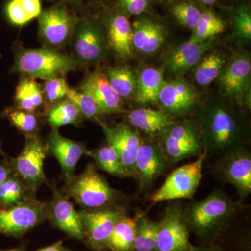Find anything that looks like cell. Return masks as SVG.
<instances>
[{
    "mask_svg": "<svg viewBox=\"0 0 251 251\" xmlns=\"http://www.w3.org/2000/svg\"><path fill=\"white\" fill-rule=\"evenodd\" d=\"M209 153L219 157L246 148L250 140L249 125L242 112L221 98L209 99L200 107L194 120Z\"/></svg>",
    "mask_w": 251,
    "mask_h": 251,
    "instance_id": "1",
    "label": "cell"
},
{
    "mask_svg": "<svg viewBox=\"0 0 251 251\" xmlns=\"http://www.w3.org/2000/svg\"><path fill=\"white\" fill-rule=\"evenodd\" d=\"M239 205L224 191L218 189L207 197L183 207L189 232L203 242L215 239L228 227Z\"/></svg>",
    "mask_w": 251,
    "mask_h": 251,
    "instance_id": "2",
    "label": "cell"
},
{
    "mask_svg": "<svg viewBox=\"0 0 251 251\" xmlns=\"http://www.w3.org/2000/svg\"><path fill=\"white\" fill-rule=\"evenodd\" d=\"M12 50L14 62L9 72L35 80L46 81L65 77L80 66L72 56L47 46L31 49L25 47L21 43L14 42Z\"/></svg>",
    "mask_w": 251,
    "mask_h": 251,
    "instance_id": "3",
    "label": "cell"
},
{
    "mask_svg": "<svg viewBox=\"0 0 251 251\" xmlns=\"http://www.w3.org/2000/svg\"><path fill=\"white\" fill-rule=\"evenodd\" d=\"M72 57L80 65H93L108 57V37L102 20L94 16H80L70 44Z\"/></svg>",
    "mask_w": 251,
    "mask_h": 251,
    "instance_id": "4",
    "label": "cell"
},
{
    "mask_svg": "<svg viewBox=\"0 0 251 251\" xmlns=\"http://www.w3.org/2000/svg\"><path fill=\"white\" fill-rule=\"evenodd\" d=\"M158 145L166 161L176 164L204 152V143L196 122L184 120L173 122L158 135Z\"/></svg>",
    "mask_w": 251,
    "mask_h": 251,
    "instance_id": "5",
    "label": "cell"
},
{
    "mask_svg": "<svg viewBox=\"0 0 251 251\" xmlns=\"http://www.w3.org/2000/svg\"><path fill=\"white\" fill-rule=\"evenodd\" d=\"M80 16L63 3L43 9L38 17V33L43 46L57 50L69 45Z\"/></svg>",
    "mask_w": 251,
    "mask_h": 251,
    "instance_id": "6",
    "label": "cell"
},
{
    "mask_svg": "<svg viewBox=\"0 0 251 251\" xmlns=\"http://www.w3.org/2000/svg\"><path fill=\"white\" fill-rule=\"evenodd\" d=\"M68 191L79 204L89 209L111 206L118 196L93 164L88 165L82 174L72 180Z\"/></svg>",
    "mask_w": 251,
    "mask_h": 251,
    "instance_id": "7",
    "label": "cell"
},
{
    "mask_svg": "<svg viewBox=\"0 0 251 251\" xmlns=\"http://www.w3.org/2000/svg\"><path fill=\"white\" fill-rule=\"evenodd\" d=\"M206 157L207 151L205 149L196 161L172 172L161 187L150 198L151 203L154 204L163 201L191 199L202 179L203 163Z\"/></svg>",
    "mask_w": 251,
    "mask_h": 251,
    "instance_id": "8",
    "label": "cell"
},
{
    "mask_svg": "<svg viewBox=\"0 0 251 251\" xmlns=\"http://www.w3.org/2000/svg\"><path fill=\"white\" fill-rule=\"evenodd\" d=\"M216 179L232 185L241 199L251 192V155L246 148L219 157L214 166Z\"/></svg>",
    "mask_w": 251,
    "mask_h": 251,
    "instance_id": "9",
    "label": "cell"
},
{
    "mask_svg": "<svg viewBox=\"0 0 251 251\" xmlns=\"http://www.w3.org/2000/svg\"><path fill=\"white\" fill-rule=\"evenodd\" d=\"M217 79L225 97L251 108V63L247 56L236 54Z\"/></svg>",
    "mask_w": 251,
    "mask_h": 251,
    "instance_id": "10",
    "label": "cell"
},
{
    "mask_svg": "<svg viewBox=\"0 0 251 251\" xmlns=\"http://www.w3.org/2000/svg\"><path fill=\"white\" fill-rule=\"evenodd\" d=\"M158 225L155 251H190V232L185 222L183 207L171 204Z\"/></svg>",
    "mask_w": 251,
    "mask_h": 251,
    "instance_id": "11",
    "label": "cell"
},
{
    "mask_svg": "<svg viewBox=\"0 0 251 251\" xmlns=\"http://www.w3.org/2000/svg\"><path fill=\"white\" fill-rule=\"evenodd\" d=\"M85 237L96 250L108 247L109 240L119 220L125 216L120 207L106 206L79 212Z\"/></svg>",
    "mask_w": 251,
    "mask_h": 251,
    "instance_id": "12",
    "label": "cell"
},
{
    "mask_svg": "<svg viewBox=\"0 0 251 251\" xmlns=\"http://www.w3.org/2000/svg\"><path fill=\"white\" fill-rule=\"evenodd\" d=\"M45 215L44 206L33 201L0 207V234L21 237L40 224Z\"/></svg>",
    "mask_w": 251,
    "mask_h": 251,
    "instance_id": "13",
    "label": "cell"
},
{
    "mask_svg": "<svg viewBox=\"0 0 251 251\" xmlns=\"http://www.w3.org/2000/svg\"><path fill=\"white\" fill-rule=\"evenodd\" d=\"M100 126L108 145L116 151L126 171L129 176L135 177V159L141 143L138 130L126 123L110 126L100 122Z\"/></svg>",
    "mask_w": 251,
    "mask_h": 251,
    "instance_id": "14",
    "label": "cell"
},
{
    "mask_svg": "<svg viewBox=\"0 0 251 251\" xmlns=\"http://www.w3.org/2000/svg\"><path fill=\"white\" fill-rule=\"evenodd\" d=\"M198 96L184 80L164 81L157 102L162 111L170 117H182L187 115L198 104Z\"/></svg>",
    "mask_w": 251,
    "mask_h": 251,
    "instance_id": "15",
    "label": "cell"
},
{
    "mask_svg": "<svg viewBox=\"0 0 251 251\" xmlns=\"http://www.w3.org/2000/svg\"><path fill=\"white\" fill-rule=\"evenodd\" d=\"M168 161L162 153L158 142L141 139L135 159V178L139 181L140 192L152 186L166 170Z\"/></svg>",
    "mask_w": 251,
    "mask_h": 251,
    "instance_id": "16",
    "label": "cell"
},
{
    "mask_svg": "<svg viewBox=\"0 0 251 251\" xmlns=\"http://www.w3.org/2000/svg\"><path fill=\"white\" fill-rule=\"evenodd\" d=\"M110 50L118 58L128 59L133 55V29L127 16L116 7L108 9L102 19Z\"/></svg>",
    "mask_w": 251,
    "mask_h": 251,
    "instance_id": "17",
    "label": "cell"
},
{
    "mask_svg": "<svg viewBox=\"0 0 251 251\" xmlns=\"http://www.w3.org/2000/svg\"><path fill=\"white\" fill-rule=\"evenodd\" d=\"M89 94L98 105L100 114H115L123 111V101L112 88L105 73L95 69L87 73L78 90Z\"/></svg>",
    "mask_w": 251,
    "mask_h": 251,
    "instance_id": "18",
    "label": "cell"
},
{
    "mask_svg": "<svg viewBox=\"0 0 251 251\" xmlns=\"http://www.w3.org/2000/svg\"><path fill=\"white\" fill-rule=\"evenodd\" d=\"M46 152V147L37 136L28 137L22 152L15 161L16 173L31 184H39L44 181V162Z\"/></svg>",
    "mask_w": 251,
    "mask_h": 251,
    "instance_id": "19",
    "label": "cell"
},
{
    "mask_svg": "<svg viewBox=\"0 0 251 251\" xmlns=\"http://www.w3.org/2000/svg\"><path fill=\"white\" fill-rule=\"evenodd\" d=\"M133 50L140 53L152 55L160 50L166 39V29L160 21L141 16L132 23Z\"/></svg>",
    "mask_w": 251,
    "mask_h": 251,
    "instance_id": "20",
    "label": "cell"
},
{
    "mask_svg": "<svg viewBox=\"0 0 251 251\" xmlns=\"http://www.w3.org/2000/svg\"><path fill=\"white\" fill-rule=\"evenodd\" d=\"M215 38L201 43L188 41L183 43L172 51L167 58V70L176 77L184 75L190 69L195 67L204 54L214 45Z\"/></svg>",
    "mask_w": 251,
    "mask_h": 251,
    "instance_id": "21",
    "label": "cell"
},
{
    "mask_svg": "<svg viewBox=\"0 0 251 251\" xmlns=\"http://www.w3.org/2000/svg\"><path fill=\"white\" fill-rule=\"evenodd\" d=\"M48 148L68 177H72L77 162L87 150L82 144L62 136L57 128H54L49 135Z\"/></svg>",
    "mask_w": 251,
    "mask_h": 251,
    "instance_id": "22",
    "label": "cell"
},
{
    "mask_svg": "<svg viewBox=\"0 0 251 251\" xmlns=\"http://www.w3.org/2000/svg\"><path fill=\"white\" fill-rule=\"evenodd\" d=\"M50 215L54 224L67 235L77 239L85 238L79 212L75 211L72 202L67 198L59 194L54 196Z\"/></svg>",
    "mask_w": 251,
    "mask_h": 251,
    "instance_id": "23",
    "label": "cell"
},
{
    "mask_svg": "<svg viewBox=\"0 0 251 251\" xmlns=\"http://www.w3.org/2000/svg\"><path fill=\"white\" fill-rule=\"evenodd\" d=\"M129 125L146 134L158 135L175 121L163 111L151 108H138L128 113Z\"/></svg>",
    "mask_w": 251,
    "mask_h": 251,
    "instance_id": "24",
    "label": "cell"
},
{
    "mask_svg": "<svg viewBox=\"0 0 251 251\" xmlns=\"http://www.w3.org/2000/svg\"><path fill=\"white\" fill-rule=\"evenodd\" d=\"M45 100L42 85L32 77H21L15 92L14 107L36 113L44 106Z\"/></svg>",
    "mask_w": 251,
    "mask_h": 251,
    "instance_id": "25",
    "label": "cell"
},
{
    "mask_svg": "<svg viewBox=\"0 0 251 251\" xmlns=\"http://www.w3.org/2000/svg\"><path fill=\"white\" fill-rule=\"evenodd\" d=\"M42 10V0H7L3 13L10 25L21 28L38 18Z\"/></svg>",
    "mask_w": 251,
    "mask_h": 251,
    "instance_id": "26",
    "label": "cell"
},
{
    "mask_svg": "<svg viewBox=\"0 0 251 251\" xmlns=\"http://www.w3.org/2000/svg\"><path fill=\"white\" fill-rule=\"evenodd\" d=\"M136 79L135 101L140 104L156 103L164 82L163 71L156 68H145Z\"/></svg>",
    "mask_w": 251,
    "mask_h": 251,
    "instance_id": "27",
    "label": "cell"
},
{
    "mask_svg": "<svg viewBox=\"0 0 251 251\" xmlns=\"http://www.w3.org/2000/svg\"><path fill=\"white\" fill-rule=\"evenodd\" d=\"M226 54L219 50H213L204 54L195 67L194 78L196 83L206 86L217 79L226 65Z\"/></svg>",
    "mask_w": 251,
    "mask_h": 251,
    "instance_id": "28",
    "label": "cell"
},
{
    "mask_svg": "<svg viewBox=\"0 0 251 251\" xmlns=\"http://www.w3.org/2000/svg\"><path fill=\"white\" fill-rule=\"evenodd\" d=\"M112 88L122 99L134 96L136 90V77L126 66L109 67L104 71Z\"/></svg>",
    "mask_w": 251,
    "mask_h": 251,
    "instance_id": "29",
    "label": "cell"
},
{
    "mask_svg": "<svg viewBox=\"0 0 251 251\" xmlns=\"http://www.w3.org/2000/svg\"><path fill=\"white\" fill-rule=\"evenodd\" d=\"M136 221L137 217L122 216L114 228L108 248L112 251H134Z\"/></svg>",
    "mask_w": 251,
    "mask_h": 251,
    "instance_id": "30",
    "label": "cell"
},
{
    "mask_svg": "<svg viewBox=\"0 0 251 251\" xmlns=\"http://www.w3.org/2000/svg\"><path fill=\"white\" fill-rule=\"evenodd\" d=\"M85 154L92 157L100 169L118 177L129 176L121 160L112 147H100L93 150H86Z\"/></svg>",
    "mask_w": 251,
    "mask_h": 251,
    "instance_id": "31",
    "label": "cell"
},
{
    "mask_svg": "<svg viewBox=\"0 0 251 251\" xmlns=\"http://www.w3.org/2000/svg\"><path fill=\"white\" fill-rule=\"evenodd\" d=\"M226 23L215 13L210 10L204 11L201 14L199 22L193 30L189 41L193 43L204 42L224 32Z\"/></svg>",
    "mask_w": 251,
    "mask_h": 251,
    "instance_id": "32",
    "label": "cell"
},
{
    "mask_svg": "<svg viewBox=\"0 0 251 251\" xmlns=\"http://www.w3.org/2000/svg\"><path fill=\"white\" fill-rule=\"evenodd\" d=\"M136 217L134 251H155L158 223L143 215Z\"/></svg>",
    "mask_w": 251,
    "mask_h": 251,
    "instance_id": "33",
    "label": "cell"
},
{
    "mask_svg": "<svg viewBox=\"0 0 251 251\" xmlns=\"http://www.w3.org/2000/svg\"><path fill=\"white\" fill-rule=\"evenodd\" d=\"M82 117L75 104L68 99L54 104L47 112L48 122L54 128L75 125L80 121Z\"/></svg>",
    "mask_w": 251,
    "mask_h": 251,
    "instance_id": "34",
    "label": "cell"
},
{
    "mask_svg": "<svg viewBox=\"0 0 251 251\" xmlns=\"http://www.w3.org/2000/svg\"><path fill=\"white\" fill-rule=\"evenodd\" d=\"M6 117L14 127L21 133L28 135H35L34 133L39 127V120L34 112L25 111L16 107L6 108L3 112Z\"/></svg>",
    "mask_w": 251,
    "mask_h": 251,
    "instance_id": "35",
    "label": "cell"
},
{
    "mask_svg": "<svg viewBox=\"0 0 251 251\" xmlns=\"http://www.w3.org/2000/svg\"><path fill=\"white\" fill-rule=\"evenodd\" d=\"M171 14L181 25L193 30L201 17V10L191 1L176 3L172 7Z\"/></svg>",
    "mask_w": 251,
    "mask_h": 251,
    "instance_id": "36",
    "label": "cell"
},
{
    "mask_svg": "<svg viewBox=\"0 0 251 251\" xmlns=\"http://www.w3.org/2000/svg\"><path fill=\"white\" fill-rule=\"evenodd\" d=\"M232 29L238 39L244 42L251 40V14L246 5L242 4L234 10L232 18Z\"/></svg>",
    "mask_w": 251,
    "mask_h": 251,
    "instance_id": "37",
    "label": "cell"
},
{
    "mask_svg": "<svg viewBox=\"0 0 251 251\" xmlns=\"http://www.w3.org/2000/svg\"><path fill=\"white\" fill-rule=\"evenodd\" d=\"M67 99L75 104L82 117L88 119L96 118L100 114L98 105L89 94L70 88Z\"/></svg>",
    "mask_w": 251,
    "mask_h": 251,
    "instance_id": "38",
    "label": "cell"
},
{
    "mask_svg": "<svg viewBox=\"0 0 251 251\" xmlns=\"http://www.w3.org/2000/svg\"><path fill=\"white\" fill-rule=\"evenodd\" d=\"M22 184L16 178L9 176L0 186V207H10L21 202Z\"/></svg>",
    "mask_w": 251,
    "mask_h": 251,
    "instance_id": "39",
    "label": "cell"
},
{
    "mask_svg": "<svg viewBox=\"0 0 251 251\" xmlns=\"http://www.w3.org/2000/svg\"><path fill=\"white\" fill-rule=\"evenodd\" d=\"M42 88L46 102L52 105L67 99L68 92L70 90L65 77L44 81Z\"/></svg>",
    "mask_w": 251,
    "mask_h": 251,
    "instance_id": "40",
    "label": "cell"
},
{
    "mask_svg": "<svg viewBox=\"0 0 251 251\" xmlns=\"http://www.w3.org/2000/svg\"><path fill=\"white\" fill-rule=\"evenodd\" d=\"M150 4V0H115V6L126 16H140Z\"/></svg>",
    "mask_w": 251,
    "mask_h": 251,
    "instance_id": "41",
    "label": "cell"
},
{
    "mask_svg": "<svg viewBox=\"0 0 251 251\" xmlns=\"http://www.w3.org/2000/svg\"><path fill=\"white\" fill-rule=\"evenodd\" d=\"M53 3H63L74 10V9H81L85 7L87 5L99 2L101 0H46Z\"/></svg>",
    "mask_w": 251,
    "mask_h": 251,
    "instance_id": "42",
    "label": "cell"
},
{
    "mask_svg": "<svg viewBox=\"0 0 251 251\" xmlns=\"http://www.w3.org/2000/svg\"><path fill=\"white\" fill-rule=\"evenodd\" d=\"M10 176V171L7 166L0 164V186Z\"/></svg>",
    "mask_w": 251,
    "mask_h": 251,
    "instance_id": "43",
    "label": "cell"
},
{
    "mask_svg": "<svg viewBox=\"0 0 251 251\" xmlns=\"http://www.w3.org/2000/svg\"><path fill=\"white\" fill-rule=\"evenodd\" d=\"M62 241H59V242H56L55 244H52V245L44 248V249L38 251H62Z\"/></svg>",
    "mask_w": 251,
    "mask_h": 251,
    "instance_id": "44",
    "label": "cell"
},
{
    "mask_svg": "<svg viewBox=\"0 0 251 251\" xmlns=\"http://www.w3.org/2000/svg\"><path fill=\"white\" fill-rule=\"evenodd\" d=\"M199 1L205 6H212L215 4L217 0H199Z\"/></svg>",
    "mask_w": 251,
    "mask_h": 251,
    "instance_id": "45",
    "label": "cell"
},
{
    "mask_svg": "<svg viewBox=\"0 0 251 251\" xmlns=\"http://www.w3.org/2000/svg\"><path fill=\"white\" fill-rule=\"evenodd\" d=\"M206 251H223L222 249H221L218 246H213L210 247H205Z\"/></svg>",
    "mask_w": 251,
    "mask_h": 251,
    "instance_id": "46",
    "label": "cell"
},
{
    "mask_svg": "<svg viewBox=\"0 0 251 251\" xmlns=\"http://www.w3.org/2000/svg\"><path fill=\"white\" fill-rule=\"evenodd\" d=\"M158 2L162 3V4H172L178 0H156Z\"/></svg>",
    "mask_w": 251,
    "mask_h": 251,
    "instance_id": "47",
    "label": "cell"
},
{
    "mask_svg": "<svg viewBox=\"0 0 251 251\" xmlns=\"http://www.w3.org/2000/svg\"><path fill=\"white\" fill-rule=\"evenodd\" d=\"M190 251H206V249L205 247H195L193 246Z\"/></svg>",
    "mask_w": 251,
    "mask_h": 251,
    "instance_id": "48",
    "label": "cell"
},
{
    "mask_svg": "<svg viewBox=\"0 0 251 251\" xmlns=\"http://www.w3.org/2000/svg\"><path fill=\"white\" fill-rule=\"evenodd\" d=\"M0 251H20L18 249H10V250H0Z\"/></svg>",
    "mask_w": 251,
    "mask_h": 251,
    "instance_id": "49",
    "label": "cell"
},
{
    "mask_svg": "<svg viewBox=\"0 0 251 251\" xmlns=\"http://www.w3.org/2000/svg\"><path fill=\"white\" fill-rule=\"evenodd\" d=\"M227 1H239V0H227Z\"/></svg>",
    "mask_w": 251,
    "mask_h": 251,
    "instance_id": "50",
    "label": "cell"
},
{
    "mask_svg": "<svg viewBox=\"0 0 251 251\" xmlns=\"http://www.w3.org/2000/svg\"><path fill=\"white\" fill-rule=\"evenodd\" d=\"M62 251H69V250H64V249H63V250Z\"/></svg>",
    "mask_w": 251,
    "mask_h": 251,
    "instance_id": "51",
    "label": "cell"
},
{
    "mask_svg": "<svg viewBox=\"0 0 251 251\" xmlns=\"http://www.w3.org/2000/svg\"><path fill=\"white\" fill-rule=\"evenodd\" d=\"M104 251V249H102V250H99V251Z\"/></svg>",
    "mask_w": 251,
    "mask_h": 251,
    "instance_id": "52",
    "label": "cell"
},
{
    "mask_svg": "<svg viewBox=\"0 0 251 251\" xmlns=\"http://www.w3.org/2000/svg\"><path fill=\"white\" fill-rule=\"evenodd\" d=\"M1 152V148H0V153Z\"/></svg>",
    "mask_w": 251,
    "mask_h": 251,
    "instance_id": "53",
    "label": "cell"
},
{
    "mask_svg": "<svg viewBox=\"0 0 251 251\" xmlns=\"http://www.w3.org/2000/svg\"><path fill=\"white\" fill-rule=\"evenodd\" d=\"M1 54H0V58H1Z\"/></svg>",
    "mask_w": 251,
    "mask_h": 251,
    "instance_id": "54",
    "label": "cell"
}]
</instances>
